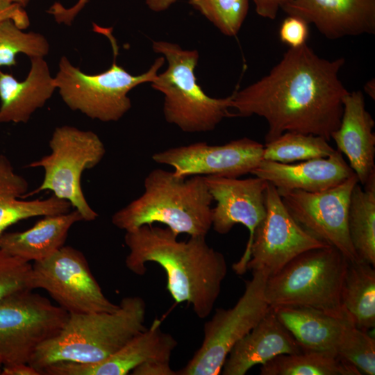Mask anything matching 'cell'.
Masks as SVG:
<instances>
[{
    "label": "cell",
    "mask_w": 375,
    "mask_h": 375,
    "mask_svg": "<svg viewBox=\"0 0 375 375\" xmlns=\"http://www.w3.org/2000/svg\"><path fill=\"white\" fill-rule=\"evenodd\" d=\"M265 206L266 215L252 238L247 271L260 272L269 278L299 254L328 246L293 218L276 188L268 182Z\"/></svg>",
    "instance_id": "cell-12"
},
{
    "label": "cell",
    "mask_w": 375,
    "mask_h": 375,
    "mask_svg": "<svg viewBox=\"0 0 375 375\" xmlns=\"http://www.w3.org/2000/svg\"><path fill=\"white\" fill-rule=\"evenodd\" d=\"M249 0H189L222 33L234 37L248 13Z\"/></svg>",
    "instance_id": "cell-30"
},
{
    "label": "cell",
    "mask_w": 375,
    "mask_h": 375,
    "mask_svg": "<svg viewBox=\"0 0 375 375\" xmlns=\"http://www.w3.org/2000/svg\"><path fill=\"white\" fill-rule=\"evenodd\" d=\"M169 228L143 225L126 231L124 241L129 249L125 264L137 275L147 271L153 262L166 272L167 289L178 303L187 302L201 319L208 317L219 295L227 274L224 255L210 247L206 236H190L178 241Z\"/></svg>",
    "instance_id": "cell-2"
},
{
    "label": "cell",
    "mask_w": 375,
    "mask_h": 375,
    "mask_svg": "<svg viewBox=\"0 0 375 375\" xmlns=\"http://www.w3.org/2000/svg\"><path fill=\"white\" fill-rule=\"evenodd\" d=\"M26 290H33L32 265L0 249V301Z\"/></svg>",
    "instance_id": "cell-32"
},
{
    "label": "cell",
    "mask_w": 375,
    "mask_h": 375,
    "mask_svg": "<svg viewBox=\"0 0 375 375\" xmlns=\"http://www.w3.org/2000/svg\"><path fill=\"white\" fill-rule=\"evenodd\" d=\"M138 198L117 211L112 223L129 231L161 223L175 234L206 236L212 227V197L204 176L182 178L173 171L155 169L144 181Z\"/></svg>",
    "instance_id": "cell-4"
},
{
    "label": "cell",
    "mask_w": 375,
    "mask_h": 375,
    "mask_svg": "<svg viewBox=\"0 0 375 375\" xmlns=\"http://www.w3.org/2000/svg\"><path fill=\"white\" fill-rule=\"evenodd\" d=\"M345 59L319 56L307 44L289 48L269 72L233 92V116L257 115L268 125L265 143L285 132L323 137L339 127L349 93L339 78Z\"/></svg>",
    "instance_id": "cell-1"
},
{
    "label": "cell",
    "mask_w": 375,
    "mask_h": 375,
    "mask_svg": "<svg viewBox=\"0 0 375 375\" xmlns=\"http://www.w3.org/2000/svg\"><path fill=\"white\" fill-rule=\"evenodd\" d=\"M336 353L356 367L361 374H375V340L353 322L346 326Z\"/></svg>",
    "instance_id": "cell-31"
},
{
    "label": "cell",
    "mask_w": 375,
    "mask_h": 375,
    "mask_svg": "<svg viewBox=\"0 0 375 375\" xmlns=\"http://www.w3.org/2000/svg\"><path fill=\"white\" fill-rule=\"evenodd\" d=\"M334 149L323 137L298 132H285L265 143L263 160L281 163L326 158Z\"/></svg>",
    "instance_id": "cell-28"
},
{
    "label": "cell",
    "mask_w": 375,
    "mask_h": 375,
    "mask_svg": "<svg viewBox=\"0 0 375 375\" xmlns=\"http://www.w3.org/2000/svg\"><path fill=\"white\" fill-rule=\"evenodd\" d=\"M94 27L111 42L114 59L110 67L99 74H88L63 56L54 82L62 99L72 110L101 122H116L131 108L128 92L139 85L151 83L165 60L159 57L145 72L131 74L117 64L118 48L109 29L95 24Z\"/></svg>",
    "instance_id": "cell-6"
},
{
    "label": "cell",
    "mask_w": 375,
    "mask_h": 375,
    "mask_svg": "<svg viewBox=\"0 0 375 375\" xmlns=\"http://www.w3.org/2000/svg\"><path fill=\"white\" fill-rule=\"evenodd\" d=\"M113 312L69 313L53 337L40 344L28 364L43 369L58 362L94 363L105 360L147 329L146 303L127 297Z\"/></svg>",
    "instance_id": "cell-3"
},
{
    "label": "cell",
    "mask_w": 375,
    "mask_h": 375,
    "mask_svg": "<svg viewBox=\"0 0 375 375\" xmlns=\"http://www.w3.org/2000/svg\"><path fill=\"white\" fill-rule=\"evenodd\" d=\"M261 375H360L353 365L335 353L302 350L281 354L261 365Z\"/></svg>",
    "instance_id": "cell-27"
},
{
    "label": "cell",
    "mask_w": 375,
    "mask_h": 375,
    "mask_svg": "<svg viewBox=\"0 0 375 375\" xmlns=\"http://www.w3.org/2000/svg\"><path fill=\"white\" fill-rule=\"evenodd\" d=\"M177 342L156 319L115 353L98 362H58L44 369L45 375H126L151 361H170Z\"/></svg>",
    "instance_id": "cell-16"
},
{
    "label": "cell",
    "mask_w": 375,
    "mask_h": 375,
    "mask_svg": "<svg viewBox=\"0 0 375 375\" xmlns=\"http://www.w3.org/2000/svg\"><path fill=\"white\" fill-rule=\"evenodd\" d=\"M28 188L27 181L0 153V238L8 227L22 220L69 212V202L54 195L45 199H22Z\"/></svg>",
    "instance_id": "cell-24"
},
{
    "label": "cell",
    "mask_w": 375,
    "mask_h": 375,
    "mask_svg": "<svg viewBox=\"0 0 375 375\" xmlns=\"http://www.w3.org/2000/svg\"><path fill=\"white\" fill-rule=\"evenodd\" d=\"M308 33V24L297 16L288 15L279 28L280 40L290 48L299 47L306 44Z\"/></svg>",
    "instance_id": "cell-34"
},
{
    "label": "cell",
    "mask_w": 375,
    "mask_h": 375,
    "mask_svg": "<svg viewBox=\"0 0 375 375\" xmlns=\"http://www.w3.org/2000/svg\"><path fill=\"white\" fill-rule=\"evenodd\" d=\"M1 367H2V366H1V365H0V373H1Z\"/></svg>",
    "instance_id": "cell-41"
},
{
    "label": "cell",
    "mask_w": 375,
    "mask_h": 375,
    "mask_svg": "<svg viewBox=\"0 0 375 375\" xmlns=\"http://www.w3.org/2000/svg\"><path fill=\"white\" fill-rule=\"evenodd\" d=\"M302 350L271 308L256 326L233 347L221 373L244 375L255 365H262L277 356Z\"/></svg>",
    "instance_id": "cell-20"
},
{
    "label": "cell",
    "mask_w": 375,
    "mask_h": 375,
    "mask_svg": "<svg viewBox=\"0 0 375 375\" xmlns=\"http://www.w3.org/2000/svg\"><path fill=\"white\" fill-rule=\"evenodd\" d=\"M359 183L356 174L319 192L277 189L293 218L318 239L338 249L349 261L358 260L347 226L352 190Z\"/></svg>",
    "instance_id": "cell-13"
},
{
    "label": "cell",
    "mask_w": 375,
    "mask_h": 375,
    "mask_svg": "<svg viewBox=\"0 0 375 375\" xmlns=\"http://www.w3.org/2000/svg\"><path fill=\"white\" fill-rule=\"evenodd\" d=\"M375 122L366 110L362 92L353 91L343 99L339 127L331 134L338 150L344 153L361 185L375 176Z\"/></svg>",
    "instance_id": "cell-18"
},
{
    "label": "cell",
    "mask_w": 375,
    "mask_h": 375,
    "mask_svg": "<svg viewBox=\"0 0 375 375\" xmlns=\"http://www.w3.org/2000/svg\"><path fill=\"white\" fill-rule=\"evenodd\" d=\"M341 303L357 327L364 331L375 327L374 266L360 260L347 261Z\"/></svg>",
    "instance_id": "cell-25"
},
{
    "label": "cell",
    "mask_w": 375,
    "mask_h": 375,
    "mask_svg": "<svg viewBox=\"0 0 375 375\" xmlns=\"http://www.w3.org/2000/svg\"><path fill=\"white\" fill-rule=\"evenodd\" d=\"M56 90L54 77L42 57L31 58L30 70L23 81L0 70V123H26Z\"/></svg>",
    "instance_id": "cell-21"
},
{
    "label": "cell",
    "mask_w": 375,
    "mask_h": 375,
    "mask_svg": "<svg viewBox=\"0 0 375 375\" xmlns=\"http://www.w3.org/2000/svg\"><path fill=\"white\" fill-rule=\"evenodd\" d=\"M10 19L24 30L30 25L28 16L24 8L8 0H0V22Z\"/></svg>",
    "instance_id": "cell-35"
},
{
    "label": "cell",
    "mask_w": 375,
    "mask_h": 375,
    "mask_svg": "<svg viewBox=\"0 0 375 375\" xmlns=\"http://www.w3.org/2000/svg\"><path fill=\"white\" fill-rule=\"evenodd\" d=\"M69 313L33 290L0 301V365L28 363L40 344L56 335Z\"/></svg>",
    "instance_id": "cell-10"
},
{
    "label": "cell",
    "mask_w": 375,
    "mask_h": 375,
    "mask_svg": "<svg viewBox=\"0 0 375 375\" xmlns=\"http://www.w3.org/2000/svg\"><path fill=\"white\" fill-rule=\"evenodd\" d=\"M251 174L277 189L311 192L336 186L355 174L338 149L328 157L296 164L262 160Z\"/></svg>",
    "instance_id": "cell-19"
},
{
    "label": "cell",
    "mask_w": 375,
    "mask_h": 375,
    "mask_svg": "<svg viewBox=\"0 0 375 375\" xmlns=\"http://www.w3.org/2000/svg\"><path fill=\"white\" fill-rule=\"evenodd\" d=\"M208 189L216 201L212 208V227L219 234H226L237 224L246 226L249 238L241 258L233 265L238 274L247 272L254 231L266 215L265 190L267 182L255 176L241 179L204 176Z\"/></svg>",
    "instance_id": "cell-15"
},
{
    "label": "cell",
    "mask_w": 375,
    "mask_h": 375,
    "mask_svg": "<svg viewBox=\"0 0 375 375\" xmlns=\"http://www.w3.org/2000/svg\"><path fill=\"white\" fill-rule=\"evenodd\" d=\"M268 277L252 272L243 294L228 309L218 308L203 326V340L192 358L177 375H217L233 347L265 316L271 307L265 297Z\"/></svg>",
    "instance_id": "cell-9"
},
{
    "label": "cell",
    "mask_w": 375,
    "mask_h": 375,
    "mask_svg": "<svg viewBox=\"0 0 375 375\" xmlns=\"http://www.w3.org/2000/svg\"><path fill=\"white\" fill-rule=\"evenodd\" d=\"M49 51V42L42 34L24 32L10 19L0 22V67L15 65L19 53L44 58Z\"/></svg>",
    "instance_id": "cell-29"
},
{
    "label": "cell",
    "mask_w": 375,
    "mask_h": 375,
    "mask_svg": "<svg viewBox=\"0 0 375 375\" xmlns=\"http://www.w3.org/2000/svg\"><path fill=\"white\" fill-rule=\"evenodd\" d=\"M281 9L331 40L375 33V0H292Z\"/></svg>",
    "instance_id": "cell-17"
},
{
    "label": "cell",
    "mask_w": 375,
    "mask_h": 375,
    "mask_svg": "<svg viewBox=\"0 0 375 375\" xmlns=\"http://www.w3.org/2000/svg\"><path fill=\"white\" fill-rule=\"evenodd\" d=\"M49 147V155L26 166L43 168L44 175L40 185L22 199L50 190L55 197L69 202L83 221L95 220L99 215L83 194L81 176L85 170L94 167L103 159L106 153L103 142L93 131L64 125L55 128Z\"/></svg>",
    "instance_id": "cell-8"
},
{
    "label": "cell",
    "mask_w": 375,
    "mask_h": 375,
    "mask_svg": "<svg viewBox=\"0 0 375 375\" xmlns=\"http://www.w3.org/2000/svg\"><path fill=\"white\" fill-rule=\"evenodd\" d=\"M0 375H42L35 367L28 363L18 362L1 367Z\"/></svg>",
    "instance_id": "cell-38"
},
{
    "label": "cell",
    "mask_w": 375,
    "mask_h": 375,
    "mask_svg": "<svg viewBox=\"0 0 375 375\" xmlns=\"http://www.w3.org/2000/svg\"><path fill=\"white\" fill-rule=\"evenodd\" d=\"M264 145L248 138L222 145L198 142L155 153L157 163L171 166L179 177L218 176L239 178L251 174L263 160Z\"/></svg>",
    "instance_id": "cell-14"
},
{
    "label": "cell",
    "mask_w": 375,
    "mask_h": 375,
    "mask_svg": "<svg viewBox=\"0 0 375 375\" xmlns=\"http://www.w3.org/2000/svg\"><path fill=\"white\" fill-rule=\"evenodd\" d=\"M365 92L373 99L375 97V84L374 79L369 81L365 85Z\"/></svg>",
    "instance_id": "cell-39"
},
{
    "label": "cell",
    "mask_w": 375,
    "mask_h": 375,
    "mask_svg": "<svg viewBox=\"0 0 375 375\" xmlns=\"http://www.w3.org/2000/svg\"><path fill=\"white\" fill-rule=\"evenodd\" d=\"M152 49L167 62V69L158 74L152 88L164 96L165 120L185 133L211 131L229 112L233 94L225 98L209 97L198 84L195 68L199 61L197 50H186L178 44L153 41Z\"/></svg>",
    "instance_id": "cell-5"
},
{
    "label": "cell",
    "mask_w": 375,
    "mask_h": 375,
    "mask_svg": "<svg viewBox=\"0 0 375 375\" xmlns=\"http://www.w3.org/2000/svg\"><path fill=\"white\" fill-rule=\"evenodd\" d=\"M347 261L330 245L306 251L267 278L265 299L271 308L306 306L349 317L341 303Z\"/></svg>",
    "instance_id": "cell-7"
},
{
    "label": "cell",
    "mask_w": 375,
    "mask_h": 375,
    "mask_svg": "<svg viewBox=\"0 0 375 375\" xmlns=\"http://www.w3.org/2000/svg\"><path fill=\"white\" fill-rule=\"evenodd\" d=\"M347 226L359 260L375 266V176L361 188L353 187L349 201Z\"/></svg>",
    "instance_id": "cell-26"
},
{
    "label": "cell",
    "mask_w": 375,
    "mask_h": 375,
    "mask_svg": "<svg viewBox=\"0 0 375 375\" xmlns=\"http://www.w3.org/2000/svg\"><path fill=\"white\" fill-rule=\"evenodd\" d=\"M257 14L264 18L274 19L280 9L292 0H253Z\"/></svg>",
    "instance_id": "cell-37"
},
{
    "label": "cell",
    "mask_w": 375,
    "mask_h": 375,
    "mask_svg": "<svg viewBox=\"0 0 375 375\" xmlns=\"http://www.w3.org/2000/svg\"><path fill=\"white\" fill-rule=\"evenodd\" d=\"M80 221L83 219L77 210L44 216L26 231L5 232L0 249L28 262L43 260L64 246L69 229Z\"/></svg>",
    "instance_id": "cell-23"
},
{
    "label": "cell",
    "mask_w": 375,
    "mask_h": 375,
    "mask_svg": "<svg viewBox=\"0 0 375 375\" xmlns=\"http://www.w3.org/2000/svg\"><path fill=\"white\" fill-rule=\"evenodd\" d=\"M276 317L303 350L336 353L346 326L353 322L306 306H285L272 308Z\"/></svg>",
    "instance_id": "cell-22"
},
{
    "label": "cell",
    "mask_w": 375,
    "mask_h": 375,
    "mask_svg": "<svg viewBox=\"0 0 375 375\" xmlns=\"http://www.w3.org/2000/svg\"><path fill=\"white\" fill-rule=\"evenodd\" d=\"M32 288L47 291L68 313L113 312L119 306L104 295L84 255L69 246L34 262Z\"/></svg>",
    "instance_id": "cell-11"
},
{
    "label": "cell",
    "mask_w": 375,
    "mask_h": 375,
    "mask_svg": "<svg viewBox=\"0 0 375 375\" xmlns=\"http://www.w3.org/2000/svg\"><path fill=\"white\" fill-rule=\"evenodd\" d=\"M88 1L78 0L70 8L64 7L62 3L56 2L49 8L47 12L51 15L58 23L70 26ZM176 1V0H146V3L151 10L161 12L168 9Z\"/></svg>",
    "instance_id": "cell-33"
},
{
    "label": "cell",
    "mask_w": 375,
    "mask_h": 375,
    "mask_svg": "<svg viewBox=\"0 0 375 375\" xmlns=\"http://www.w3.org/2000/svg\"><path fill=\"white\" fill-rule=\"evenodd\" d=\"M11 2L15 3L24 8L29 2L30 0H8Z\"/></svg>",
    "instance_id": "cell-40"
},
{
    "label": "cell",
    "mask_w": 375,
    "mask_h": 375,
    "mask_svg": "<svg viewBox=\"0 0 375 375\" xmlns=\"http://www.w3.org/2000/svg\"><path fill=\"white\" fill-rule=\"evenodd\" d=\"M170 361H151L135 367L133 375H177L169 365Z\"/></svg>",
    "instance_id": "cell-36"
}]
</instances>
